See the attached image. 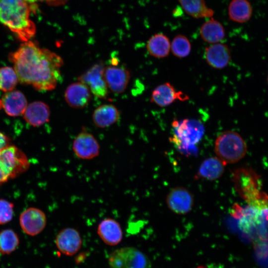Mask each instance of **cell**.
Returning <instances> with one entry per match:
<instances>
[{
  "label": "cell",
  "instance_id": "6da1fadb",
  "mask_svg": "<svg viewBox=\"0 0 268 268\" xmlns=\"http://www.w3.org/2000/svg\"><path fill=\"white\" fill-rule=\"evenodd\" d=\"M19 81L39 91L54 89L61 79L62 58L35 42H23L8 56Z\"/></svg>",
  "mask_w": 268,
  "mask_h": 268
},
{
  "label": "cell",
  "instance_id": "7a4b0ae2",
  "mask_svg": "<svg viewBox=\"0 0 268 268\" xmlns=\"http://www.w3.org/2000/svg\"><path fill=\"white\" fill-rule=\"evenodd\" d=\"M32 4L27 0H0V23L23 42L30 40L36 33L30 18Z\"/></svg>",
  "mask_w": 268,
  "mask_h": 268
},
{
  "label": "cell",
  "instance_id": "3957f363",
  "mask_svg": "<svg viewBox=\"0 0 268 268\" xmlns=\"http://www.w3.org/2000/svg\"><path fill=\"white\" fill-rule=\"evenodd\" d=\"M232 181L236 191L249 205L260 210L268 207V196L261 191L260 179L253 170L247 167L235 170Z\"/></svg>",
  "mask_w": 268,
  "mask_h": 268
},
{
  "label": "cell",
  "instance_id": "277c9868",
  "mask_svg": "<svg viewBox=\"0 0 268 268\" xmlns=\"http://www.w3.org/2000/svg\"><path fill=\"white\" fill-rule=\"evenodd\" d=\"M247 144L239 134L233 131L221 133L216 138L214 151L217 157L226 165L235 163L246 155Z\"/></svg>",
  "mask_w": 268,
  "mask_h": 268
},
{
  "label": "cell",
  "instance_id": "5b68a950",
  "mask_svg": "<svg viewBox=\"0 0 268 268\" xmlns=\"http://www.w3.org/2000/svg\"><path fill=\"white\" fill-rule=\"evenodd\" d=\"M29 166L27 156L20 149L9 145L0 151V185L26 171Z\"/></svg>",
  "mask_w": 268,
  "mask_h": 268
},
{
  "label": "cell",
  "instance_id": "8992f818",
  "mask_svg": "<svg viewBox=\"0 0 268 268\" xmlns=\"http://www.w3.org/2000/svg\"><path fill=\"white\" fill-rule=\"evenodd\" d=\"M108 263L111 268H151L149 258L132 247L115 250L110 255Z\"/></svg>",
  "mask_w": 268,
  "mask_h": 268
},
{
  "label": "cell",
  "instance_id": "52a82bcc",
  "mask_svg": "<svg viewBox=\"0 0 268 268\" xmlns=\"http://www.w3.org/2000/svg\"><path fill=\"white\" fill-rule=\"evenodd\" d=\"M176 142L181 151L187 154H195V150L191 146L198 143L202 136V128L198 123L185 120L179 125L177 124Z\"/></svg>",
  "mask_w": 268,
  "mask_h": 268
},
{
  "label": "cell",
  "instance_id": "ba28073f",
  "mask_svg": "<svg viewBox=\"0 0 268 268\" xmlns=\"http://www.w3.org/2000/svg\"><path fill=\"white\" fill-rule=\"evenodd\" d=\"M102 63L94 64L78 77L79 81L85 84L96 97L106 99L108 96V88L105 80Z\"/></svg>",
  "mask_w": 268,
  "mask_h": 268
},
{
  "label": "cell",
  "instance_id": "9c48e42d",
  "mask_svg": "<svg viewBox=\"0 0 268 268\" xmlns=\"http://www.w3.org/2000/svg\"><path fill=\"white\" fill-rule=\"evenodd\" d=\"M166 203L170 210L177 214H185L194 205V197L190 191L182 187L172 188L166 197Z\"/></svg>",
  "mask_w": 268,
  "mask_h": 268
},
{
  "label": "cell",
  "instance_id": "30bf717a",
  "mask_svg": "<svg viewBox=\"0 0 268 268\" xmlns=\"http://www.w3.org/2000/svg\"><path fill=\"white\" fill-rule=\"evenodd\" d=\"M72 150L78 158L89 160L99 155L100 145L91 134L83 130L74 138Z\"/></svg>",
  "mask_w": 268,
  "mask_h": 268
},
{
  "label": "cell",
  "instance_id": "8fae6325",
  "mask_svg": "<svg viewBox=\"0 0 268 268\" xmlns=\"http://www.w3.org/2000/svg\"><path fill=\"white\" fill-rule=\"evenodd\" d=\"M19 223L24 232L29 235L35 236L41 233L46 227L47 217L41 209L29 207L21 213Z\"/></svg>",
  "mask_w": 268,
  "mask_h": 268
},
{
  "label": "cell",
  "instance_id": "7c38bea8",
  "mask_svg": "<svg viewBox=\"0 0 268 268\" xmlns=\"http://www.w3.org/2000/svg\"><path fill=\"white\" fill-rule=\"evenodd\" d=\"M103 75L108 89L115 93L124 92L131 78L129 71L123 66L104 67Z\"/></svg>",
  "mask_w": 268,
  "mask_h": 268
},
{
  "label": "cell",
  "instance_id": "4fadbf2b",
  "mask_svg": "<svg viewBox=\"0 0 268 268\" xmlns=\"http://www.w3.org/2000/svg\"><path fill=\"white\" fill-rule=\"evenodd\" d=\"M82 243V238L79 232L71 227L61 230L55 239V244L59 251L69 256L76 254L80 249Z\"/></svg>",
  "mask_w": 268,
  "mask_h": 268
},
{
  "label": "cell",
  "instance_id": "5bb4252c",
  "mask_svg": "<svg viewBox=\"0 0 268 268\" xmlns=\"http://www.w3.org/2000/svg\"><path fill=\"white\" fill-rule=\"evenodd\" d=\"M189 97L181 91H177L169 82L157 86L152 91L150 101L157 105L164 107L169 106L177 100L185 101Z\"/></svg>",
  "mask_w": 268,
  "mask_h": 268
},
{
  "label": "cell",
  "instance_id": "9a60e30c",
  "mask_svg": "<svg viewBox=\"0 0 268 268\" xmlns=\"http://www.w3.org/2000/svg\"><path fill=\"white\" fill-rule=\"evenodd\" d=\"M91 95L89 88L84 83L78 81L71 83L67 88L64 97L70 107L81 109L89 103Z\"/></svg>",
  "mask_w": 268,
  "mask_h": 268
},
{
  "label": "cell",
  "instance_id": "2e32d148",
  "mask_svg": "<svg viewBox=\"0 0 268 268\" xmlns=\"http://www.w3.org/2000/svg\"><path fill=\"white\" fill-rule=\"evenodd\" d=\"M27 106L26 98L20 91L7 92L0 99V109L10 116L23 115Z\"/></svg>",
  "mask_w": 268,
  "mask_h": 268
},
{
  "label": "cell",
  "instance_id": "e0dca14e",
  "mask_svg": "<svg viewBox=\"0 0 268 268\" xmlns=\"http://www.w3.org/2000/svg\"><path fill=\"white\" fill-rule=\"evenodd\" d=\"M204 57L207 63L212 67L221 69L227 67L231 61V53L226 44H212L206 47Z\"/></svg>",
  "mask_w": 268,
  "mask_h": 268
},
{
  "label": "cell",
  "instance_id": "ac0fdd59",
  "mask_svg": "<svg viewBox=\"0 0 268 268\" xmlns=\"http://www.w3.org/2000/svg\"><path fill=\"white\" fill-rule=\"evenodd\" d=\"M97 232L101 239L109 246L119 244L123 233L120 223L111 218H105L98 224Z\"/></svg>",
  "mask_w": 268,
  "mask_h": 268
},
{
  "label": "cell",
  "instance_id": "d6986e66",
  "mask_svg": "<svg viewBox=\"0 0 268 268\" xmlns=\"http://www.w3.org/2000/svg\"><path fill=\"white\" fill-rule=\"evenodd\" d=\"M23 115L28 124L33 127H39L48 122L50 111L46 103L35 101L27 106Z\"/></svg>",
  "mask_w": 268,
  "mask_h": 268
},
{
  "label": "cell",
  "instance_id": "ffe728a7",
  "mask_svg": "<svg viewBox=\"0 0 268 268\" xmlns=\"http://www.w3.org/2000/svg\"><path fill=\"white\" fill-rule=\"evenodd\" d=\"M120 115L119 111L114 105L103 104L94 110L92 120L97 127L105 128L117 122Z\"/></svg>",
  "mask_w": 268,
  "mask_h": 268
},
{
  "label": "cell",
  "instance_id": "44dd1931",
  "mask_svg": "<svg viewBox=\"0 0 268 268\" xmlns=\"http://www.w3.org/2000/svg\"><path fill=\"white\" fill-rule=\"evenodd\" d=\"M225 166L217 157H209L201 163L197 175L203 179L215 180L222 175Z\"/></svg>",
  "mask_w": 268,
  "mask_h": 268
},
{
  "label": "cell",
  "instance_id": "7402d4cb",
  "mask_svg": "<svg viewBox=\"0 0 268 268\" xmlns=\"http://www.w3.org/2000/svg\"><path fill=\"white\" fill-rule=\"evenodd\" d=\"M146 48L148 53L154 57H166L169 55L171 49L169 39L163 33L155 34L147 41Z\"/></svg>",
  "mask_w": 268,
  "mask_h": 268
},
{
  "label": "cell",
  "instance_id": "603a6c76",
  "mask_svg": "<svg viewBox=\"0 0 268 268\" xmlns=\"http://www.w3.org/2000/svg\"><path fill=\"white\" fill-rule=\"evenodd\" d=\"M200 34L203 41L214 44L223 39L225 36V31L220 22L212 18L201 25Z\"/></svg>",
  "mask_w": 268,
  "mask_h": 268
},
{
  "label": "cell",
  "instance_id": "cb8c5ba5",
  "mask_svg": "<svg viewBox=\"0 0 268 268\" xmlns=\"http://www.w3.org/2000/svg\"><path fill=\"white\" fill-rule=\"evenodd\" d=\"M252 13V7L248 0H231L228 6V15L230 20L244 23L249 20Z\"/></svg>",
  "mask_w": 268,
  "mask_h": 268
},
{
  "label": "cell",
  "instance_id": "d4e9b609",
  "mask_svg": "<svg viewBox=\"0 0 268 268\" xmlns=\"http://www.w3.org/2000/svg\"><path fill=\"white\" fill-rule=\"evenodd\" d=\"M184 10L189 15L196 18L210 17L213 10L208 8L204 0H178Z\"/></svg>",
  "mask_w": 268,
  "mask_h": 268
},
{
  "label": "cell",
  "instance_id": "484cf974",
  "mask_svg": "<svg viewBox=\"0 0 268 268\" xmlns=\"http://www.w3.org/2000/svg\"><path fill=\"white\" fill-rule=\"evenodd\" d=\"M19 243L17 234L12 229H6L0 231V253L7 255L14 251Z\"/></svg>",
  "mask_w": 268,
  "mask_h": 268
},
{
  "label": "cell",
  "instance_id": "4316f807",
  "mask_svg": "<svg viewBox=\"0 0 268 268\" xmlns=\"http://www.w3.org/2000/svg\"><path fill=\"white\" fill-rule=\"evenodd\" d=\"M19 81L14 69L10 67L0 68V90L8 92L14 89Z\"/></svg>",
  "mask_w": 268,
  "mask_h": 268
},
{
  "label": "cell",
  "instance_id": "83f0119b",
  "mask_svg": "<svg viewBox=\"0 0 268 268\" xmlns=\"http://www.w3.org/2000/svg\"><path fill=\"white\" fill-rule=\"evenodd\" d=\"M172 54L178 58L188 56L191 51V44L185 36L178 34L173 38L171 44Z\"/></svg>",
  "mask_w": 268,
  "mask_h": 268
},
{
  "label": "cell",
  "instance_id": "f1b7e54d",
  "mask_svg": "<svg viewBox=\"0 0 268 268\" xmlns=\"http://www.w3.org/2000/svg\"><path fill=\"white\" fill-rule=\"evenodd\" d=\"M257 235L262 242H268V207L260 210V222Z\"/></svg>",
  "mask_w": 268,
  "mask_h": 268
},
{
  "label": "cell",
  "instance_id": "f546056e",
  "mask_svg": "<svg viewBox=\"0 0 268 268\" xmlns=\"http://www.w3.org/2000/svg\"><path fill=\"white\" fill-rule=\"evenodd\" d=\"M13 215V204L3 199H0V224L9 222Z\"/></svg>",
  "mask_w": 268,
  "mask_h": 268
},
{
  "label": "cell",
  "instance_id": "4dcf8cb0",
  "mask_svg": "<svg viewBox=\"0 0 268 268\" xmlns=\"http://www.w3.org/2000/svg\"><path fill=\"white\" fill-rule=\"evenodd\" d=\"M255 256L262 266L268 267V242H262L256 246Z\"/></svg>",
  "mask_w": 268,
  "mask_h": 268
},
{
  "label": "cell",
  "instance_id": "1f68e13d",
  "mask_svg": "<svg viewBox=\"0 0 268 268\" xmlns=\"http://www.w3.org/2000/svg\"><path fill=\"white\" fill-rule=\"evenodd\" d=\"M30 3L34 4L37 2H45L51 5H60L65 3L68 0H27Z\"/></svg>",
  "mask_w": 268,
  "mask_h": 268
},
{
  "label": "cell",
  "instance_id": "d6a6232c",
  "mask_svg": "<svg viewBox=\"0 0 268 268\" xmlns=\"http://www.w3.org/2000/svg\"><path fill=\"white\" fill-rule=\"evenodd\" d=\"M9 145L10 144L9 138L0 132V151Z\"/></svg>",
  "mask_w": 268,
  "mask_h": 268
},
{
  "label": "cell",
  "instance_id": "836d02e7",
  "mask_svg": "<svg viewBox=\"0 0 268 268\" xmlns=\"http://www.w3.org/2000/svg\"><path fill=\"white\" fill-rule=\"evenodd\" d=\"M267 83H268V76H267Z\"/></svg>",
  "mask_w": 268,
  "mask_h": 268
}]
</instances>
